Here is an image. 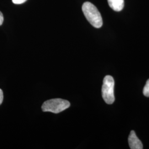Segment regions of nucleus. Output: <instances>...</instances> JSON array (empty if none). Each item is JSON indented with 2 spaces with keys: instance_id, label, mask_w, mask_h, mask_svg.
I'll return each mask as SVG.
<instances>
[{
  "instance_id": "nucleus-1",
  "label": "nucleus",
  "mask_w": 149,
  "mask_h": 149,
  "mask_svg": "<svg viewBox=\"0 0 149 149\" xmlns=\"http://www.w3.org/2000/svg\"><path fill=\"white\" fill-rule=\"evenodd\" d=\"M82 11L87 20L93 27L100 28L103 25V20L100 12L95 6L89 2H86L82 5Z\"/></svg>"
},
{
  "instance_id": "nucleus-2",
  "label": "nucleus",
  "mask_w": 149,
  "mask_h": 149,
  "mask_svg": "<svg viewBox=\"0 0 149 149\" xmlns=\"http://www.w3.org/2000/svg\"><path fill=\"white\" fill-rule=\"evenodd\" d=\"M70 106V103L68 101L61 98H55L45 102L42 106V109L43 112L57 114L64 111Z\"/></svg>"
},
{
  "instance_id": "nucleus-3",
  "label": "nucleus",
  "mask_w": 149,
  "mask_h": 149,
  "mask_svg": "<svg viewBox=\"0 0 149 149\" xmlns=\"http://www.w3.org/2000/svg\"><path fill=\"white\" fill-rule=\"evenodd\" d=\"M114 88V80L113 77L109 75L105 76L102 87V95L104 101L108 104H111L115 101Z\"/></svg>"
},
{
  "instance_id": "nucleus-4",
  "label": "nucleus",
  "mask_w": 149,
  "mask_h": 149,
  "mask_svg": "<svg viewBox=\"0 0 149 149\" xmlns=\"http://www.w3.org/2000/svg\"><path fill=\"white\" fill-rule=\"evenodd\" d=\"M128 142L131 149H143V145L141 141L137 137L134 130H132L128 138Z\"/></svg>"
},
{
  "instance_id": "nucleus-5",
  "label": "nucleus",
  "mask_w": 149,
  "mask_h": 149,
  "mask_svg": "<svg viewBox=\"0 0 149 149\" xmlns=\"http://www.w3.org/2000/svg\"><path fill=\"white\" fill-rule=\"evenodd\" d=\"M109 7L114 11H122L124 6V0H108Z\"/></svg>"
},
{
  "instance_id": "nucleus-6",
  "label": "nucleus",
  "mask_w": 149,
  "mask_h": 149,
  "mask_svg": "<svg viewBox=\"0 0 149 149\" xmlns=\"http://www.w3.org/2000/svg\"><path fill=\"white\" fill-rule=\"evenodd\" d=\"M143 94L145 96L149 97V79L146 81L143 90Z\"/></svg>"
},
{
  "instance_id": "nucleus-7",
  "label": "nucleus",
  "mask_w": 149,
  "mask_h": 149,
  "mask_svg": "<svg viewBox=\"0 0 149 149\" xmlns=\"http://www.w3.org/2000/svg\"><path fill=\"white\" fill-rule=\"evenodd\" d=\"M27 1V0H12V2L16 5H19L24 3Z\"/></svg>"
},
{
  "instance_id": "nucleus-8",
  "label": "nucleus",
  "mask_w": 149,
  "mask_h": 149,
  "mask_svg": "<svg viewBox=\"0 0 149 149\" xmlns=\"http://www.w3.org/2000/svg\"><path fill=\"white\" fill-rule=\"evenodd\" d=\"M3 100V91L0 89V105L2 104V102Z\"/></svg>"
},
{
  "instance_id": "nucleus-9",
  "label": "nucleus",
  "mask_w": 149,
  "mask_h": 149,
  "mask_svg": "<svg viewBox=\"0 0 149 149\" xmlns=\"http://www.w3.org/2000/svg\"><path fill=\"white\" fill-rule=\"evenodd\" d=\"M3 22V16L2 12L0 11V26L2 24Z\"/></svg>"
}]
</instances>
